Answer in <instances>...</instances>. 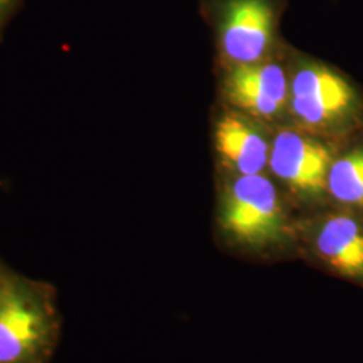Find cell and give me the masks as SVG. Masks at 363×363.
Segmentation results:
<instances>
[{
	"mask_svg": "<svg viewBox=\"0 0 363 363\" xmlns=\"http://www.w3.org/2000/svg\"><path fill=\"white\" fill-rule=\"evenodd\" d=\"M220 155L240 175L261 174L268 162V144L253 127L234 115L222 117L216 128Z\"/></svg>",
	"mask_w": 363,
	"mask_h": 363,
	"instance_id": "8",
	"label": "cell"
},
{
	"mask_svg": "<svg viewBox=\"0 0 363 363\" xmlns=\"http://www.w3.org/2000/svg\"><path fill=\"white\" fill-rule=\"evenodd\" d=\"M292 106L304 123L323 125L345 116L355 94L346 79L325 67H304L292 82Z\"/></svg>",
	"mask_w": 363,
	"mask_h": 363,
	"instance_id": "5",
	"label": "cell"
},
{
	"mask_svg": "<svg viewBox=\"0 0 363 363\" xmlns=\"http://www.w3.org/2000/svg\"><path fill=\"white\" fill-rule=\"evenodd\" d=\"M327 190L340 203L363 208V148L331 163Z\"/></svg>",
	"mask_w": 363,
	"mask_h": 363,
	"instance_id": "9",
	"label": "cell"
},
{
	"mask_svg": "<svg viewBox=\"0 0 363 363\" xmlns=\"http://www.w3.org/2000/svg\"><path fill=\"white\" fill-rule=\"evenodd\" d=\"M62 318L55 288L0 262V363H50Z\"/></svg>",
	"mask_w": 363,
	"mask_h": 363,
	"instance_id": "1",
	"label": "cell"
},
{
	"mask_svg": "<svg viewBox=\"0 0 363 363\" xmlns=\"http://www.w3.org/2000/svg\"><path fill=\"white\" fill-rule=\"evenodd\" d=\"M220 225L245 245L259 247L277 240L284 214L272 182L261 174L240 175L223 196Z\"/></svg>",
	"mask_w": 363,
	"mask_h": 363,
	"instance_id": "2",
	"label": "cell"
},
{
	"mask_svg": "<svg viewBox=\"0 0 363 363\" xmlns=\"http://www.w3.org/2000/svg\"><path fill=\"white\" fill-rule=\"evenodd\" d=\"M220 49L237 65L259 61L272 45L280 0H210Z\"/></svg>",
	"mask_w": 363,
	"mask_h": 363,
	"instance_id": "3",
	"label": "cell"
},
{
	"mask_svg": "<svg viewBox=\"0 0 363 363\" xmlns=\"http://www.w3.org/2000/svg\"><path fill=\"white\" fill-rule=\"evenodd\" d=\"M272 171L295 191L318 195L327 190L331 154L323 144L294 130H281L269 157Z\"/></svg>",
	"mask_w": 363,
	"mask_h": 363,
	"instance_id": "4",
	"label": "cell"
},
{
	"mask_svg": "<svg viewBox=\"0 0 363 363\" xmlns=\"http://www.w3.org/2000/svg\"><path fill=\"white\" fill-rule=\"evenodd\" d=\"M288 85L277 65H238L228 78L233 104L261 117H272L286 104Z\"/></svg>",
	"mask_w": 363,
	"mask_h": 363,
	"instance_id": "6",
	"label": "cell"
},
{
	"mask_svg": "<svg viewBox=\"0 0 363 363\" xmlns=\"http://www.w3.org/2000/svg\"><path fill=\"white\" fill-rule=\"evenodd\" d=\"M23 0H0V34Z\"/></svg>",
	"mask_w": 363,
	"mask_h": 363,
	"instance_id": "10",
	"label": "cell"
},
{
	"mask_svg": "<svg viewBox=\"0 0 363 363\" xmlns=\"http://www.w3.org/2000/svg\"><path fill=\"white\" fill-rule=\"evenodd\" d=\"M316 250L335 272L363 281V223L347 216L325 218L316 234Z\"/></svg>",
	"mask_w": 363,
	"mask_h": 363,
	"instance_id": "7",
	"label": "cell"
}]
</instances>
